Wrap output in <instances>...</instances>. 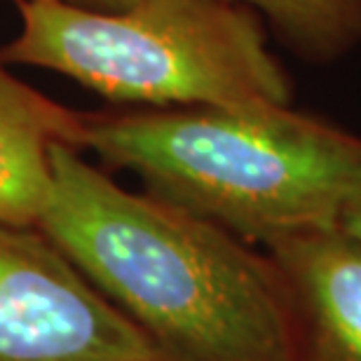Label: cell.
Returning <instances> with one entry per match:
<instances>
[{
	"label": "cell",
	"mask_w": 361,
	"mask_h": 361,
	"mask_svg": "<svg viewBox=\"0 0 361 361\" xmlns=\"http://www.w3.org/2000/svg\"><path fill=\"white\" fill-rule=\"evenodd\" d=\"M35 228L162 361H295L284 284L268 254L125 190L82 150H52Z\"/></svg>",
	"instance_id": "obj_1"
},
{
	"label": "cell",
	"mask_w": 361,
	"mask_h": 361,
	"mask_svg": "<svg viewBox=\"0 0 361 361\" xmlns=\"http://www.w3.org/2000/svg\"><path fill=\"white\" fill-rule=\"evenodd\" d=\"M82 150L150 197L247 244L341 228L361 197V136L288 104L82 113Z\"/></svg>",
	"instance_id": "obj_2"
},
{
	"label": "cell",
	"mask_w": 361,
	"mask_h": 361,
	"mask_svg": "<svg viewBox=\"0 0 361 361\" xmlns=\"http://www.w3.org/2000/svg\"><path fill=\"white\" fill-rule=\"evenodd\" d=\"M21 28L10 66L54 71L113 104L148 108L288 104L291 82L263 17L235 0H136L94 12L14 0Z\"/></svg>",
	"instance_id": "obj_3"
},
{
	"label": "cell",
	"mask_w": 361,
	"mask_h": 361,
	"mask_svg": "<svg viewBox=\"0 0 361 361\" xmlns=\"http://www.w3.org/2000/svg\"><path fill=\"white\" fill-rule=\"evenodd\" d=\"M0 361H162L35 226L0 221Z\"/></svg>",
	"instance_id": "obj_4"
},
{
	"label": "cell",
	"mask_w": 361,
	"mask_h": 361,
	"mask_svg": "<svg viewBox=\"0 0 361 361\" xmlns=\"http://www.w3.org/2000/svg\"><path fill=\"white\" fill-rule=\"evenodd\" d=\"M265 254L284 284L295 361H361V240L314 230Z\"/></svg>",
	"instance_id": "obj_5"
},
{
	"label": "cell",
	"mask_w": 361,
	"mask_h": 361,
	"mask_svg": "<svg viewBox=\"0 0 361 361\" xmlns=\"http://www.w3.org/2000/svg\"><path fill=\"white\" fill-rule=\"evenodd\" d=\"M82 150V113L7 73L0 61V221L35 226L52 178V150Z\"/></svg>",
	"instance_id": "obj_6"
},
{
	"label": "cell",
	"mask_w": 361,
	"mask_h": 361,
	"mask_svg": "<svg viewBox=\"0 0 361 361\" xmlns=\"http://www.w3.org/2000/svg\"><path fill=\"white\" fill-rule=\"evenodd\" d=\"M94 12H118L136 0H54ZM249 5L295 54L331 61L361 42V0H235Z\"/></svg>",
	"instance_id": "obj_7"
},
{
	"label": "cell",
	"mask_w": 361,
	"mask_h": 361,
	"mask_svg": "<svg viewBox=\"0 0 361 361\" xmlns=\"http://www.w3.org/2000/svg\"><path fill=\"white\" fill-rule=\"evenodd\" d=\"M341 230H345L348 235L361 240V197L348 209V212H345L343 221H341Z\"/></svg>",
	"instance_id": "obj_8"
}]
</instances>
